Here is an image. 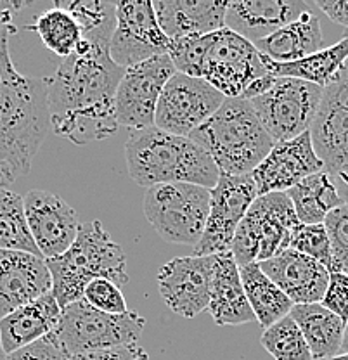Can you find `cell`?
Listing matches in <instances>:
<instances>
[{"mask_svg": "<svg viewBox=\"0 0 348 360\" xmlns=\"http://www.w3.org/2000/svg\"><path fill=\"white\" fill-rule=\"evenodd\" d=\"M61 310L51 291L0 319V343L4 354H13L54 333Z\"/></svg>", "mask_w": 348, "mask_h": 360, "instance_id": "obj_23", "label": "cell"}, {"mask_svg": "<svg viewBox=\"0 0 348 360\" xmlns=\"http://www.w3.org/2000/svg\"><path fill=\"white\" fill-rule=\"evenodd\" d=\"M274 80H276V77H272L271 73H267V75H264V77L257 78V80L252 82V84L248 85V89H246L245 92H243L241 99L252 101V99H255V97H258V96H264V94L267 92V90L271 89L272 85H274Z\"/></svg>", "mask_w": 348, "mask_h": 360, "instance_id": "obj_41", "label": "cell"}, {"mask_svg": "<svg viewBox=\"0 0 348 360\" xmlns=\"http://www.w3.org/2000/svg\"><path fill=\"white\" fill-rule=\"evenodd\" d=\"M174 73L175 66L168 54L125 68L115 96V116L118 127L142 130L155 125L160 94Z\"/></svg>", "mask_w": 348, "mask_h": 360, "instance_id": "obj_13", "label": "cell"}, {"mask_svg": "<svg viewBox=\"0 0 348 360\" xmlns=\"http://www.w3.org/2000/svg\"><path fill=\"white\" fill-rule=\"evenodd\" d=\"M290 315L300 328L314 360H328L340 354L347 322L338 315L329 312L321 303L293 305Z\"/></svg>", "mask_w": 348, "mask_h": 360, "instance_id": "obj_26", "label": "cell"}, {"mask_svg": "<svg viewBox=\"0 0 348 360\" xmlns=\"http://www.w3.org/2000/svg\"><path fill=\"white\" fill-rule=\"evenodd\" d=\"M321 305L329 312L348 321V276L342 272H329V283L326 288Z\"/></svg>", "mask_w": 348, "mask_h": 360, "instance_id": "obj_38", "label": "cell"}, {"mask_svg": "<svg viewBox=\"0 0 348 360\" xmlns=\"http://www.w3.org/2000/svg\"><path fill=\"white\" fill-rule=\"evenodd\" d=\"M0 360H6V354L2 350V343H0Z\"/></svg>", "mask_w": 348, "mask_h": 360, "instance_id": "obj_46", "label": "cell"}, {"mask_svg": "<svg viewBox=\"0 0 348 360\" xmlns=\"http://www.w3.org/2000/svg\"><path fill=\"white\" fill-rule=\"evenodd\" d=\"M264 75L267 70L252 42L229 28L203 35L200 78L224 97H241L248 85Z\"/></svg>", "mask_w": 348, "mask_h": 360, "instance_id": "obj_9", "label": "cell"}, {"mask_svg": "<svg viewBox=\"0 0 348 360\" xmlns=\"http://www.w3.org/2000/svg\"><path fill=\"white\" fill-rule=\"evenodd\" d=\"M226 97L203 78L175 71L160 94L155 127L163 132L189 137L213 115Z\"/></svg>", "mask_w": 348, "mask_h": 360, "instance_id": "obj_12", "label": "cell"}, {"mask_svg": "<svg viewBox=\"0 0 348 360\" xmlns=\"http://www.w3.org/2000/svg\"><path fill=\"white\" fill-rule=\"evenodd\" d=\"M208 312L219 326H241L257 321L245 295L239 265L231 251L215 255Z\"/></svg>", "mask_w": 348, "mask_h": 360, "instance_id": "obj_24", "label": "cell"}, {"mask_svg": "<svg viewBox=\"0 0 348 360\" xmlns=\"http://www.w3.org/2000/svg\"><path fill=\"white\" fill-rule=\"evenodd\" d=\"M6 360H71L70 355L59 343L54 333L44 336L42 340L6 355Z\"/></svg>", "mask_w": 348, "mask_h": 360, "instance_id": "obj_37", "label": "cell"}, {"mask_svg": "<svg viewBox=\"0 0 348 360\" xmlns=\"http://www.w3.org/2000/svg\"><path fill=\"white\" fill-rule=\"evenodd\" d=\"M14 182H16V179H14L13 172L6 165L0 163V189H7V186H11Z\"/></svg>", "mask_w": 348, "mask_h": 360, "instance_id": "obj_42", "label": "cell"}, {"mask_svg": "<svg viewBox=\"0 0 348 360\" xmlns=\"http://www.w3.org/2000/svg\"><path fill=\"white\" fill-rule=\"evenodd\" d=\"M189 139L212 158L220 174L227 175L252 174L276 144L252 103L241 97H226Z\"/></svg>", "mask_w": 348, "mask_h": 360, "instance_id": "obj_4", "label": "cell"}, {"mask_svg": "<svg viewBox=\"0 0 348 360\" xmlns=\"http://www.w3.org/2000/svg\"><path fill=\"white\" fill-rule=\"evenodd\" d=\"M54 7L66 11L82 32V40L96 47L110 49L116 26V2L103 0H75L54 2Z\"/></svg>", "mask_w": 348, "mask_h": 360, "instance_id": "obj_30", "label": "cell"}, {"mask_svg": "<svg viewBox=\"0 0 348 360\" xmlns=\"http://www.w3.org/2000/svg\"><path fill=\"white\" fill-rule=\"evenodd\" d=\"M51 291L52 277L42 257L0 250V319Z\"/></svg>", "mask_w": 348, "mask_h": 360, "instance_id": "obj_19", "label": "cell"}, {"mask_svg": "<svg viewBox=\"0 0 348 360\" xmlns=\"http://www.w3.org/2000/svg\"><path fill=\"white\" fill-rule=\"evenodd\" d=\"M23 202L26 222L44 260L65 253L80 229L77 212L63 198L49 191H30Z\"/></svg>", "mask_w": 348, "mask_h": 360, "instance_id": "obj_17", "label": "cell"}, {"mask_svg": "<svg viewBox=\"0 0 348 360\" xmlns=\"http://www.w3.org/2000/svg\"><path fill=\"white\" fill-rule=\"evenodd\" d=\"M290 250L319 262L331 272V246L324 224H298L291 232Z\"/></svg>", "mask_w": 348, "mask_h": 360, "instance_id": "obj_34", "label": "cell"}, {"mask_svg": "<svg viewBox=\"0 0 348 360\" xmlns=\"http://www.w3.org/2000/svg\"><path fill=\"white\" fill-rule=\"evenodd\" d=\"M168 45L170 39L160 28L153 2H116V26L110 44L113 63L125 70L165 56Z\"/></svg>", "mask_w": 348, "mask_h": 360, "instance_id": "obj_14", "label": "cell"}, {"mask_svg": "<svg viewBox=\"0 0 348 360\" xmlns=\"http://www.w3.org/2000/svg\"><path fill=\"white\" fill-rule=\"evenodd\" d=\"M286 194L300 224H323L333 210L345 205L333 175L324 170L303 179Z\"/></svg>", "mask_w": 348, "mask_h": 360, "instance_id": "obj_28", "label": "cell"}, {"mask_svg": "<svg viewBox=\"0 0 348 360\" xmlns=\"http://www.w3.org/2000/svg\"><path fill=\"white\" fill-rule=\"evenodd\" d=\"M298 224L286 193L258 196L236 229L231 245L236 264H260L290 250L291 232Z\"/></svg>", "mask_w": 348, "mask_h": 360, "instance_id": "obj_6", "label": "cell"}, {"mask_svg": "<svg viewBox=\"0 0 348 360\" xmlns=\"http://www.w3.org/2000/svg\"><path fill=\"white\" fill-rule=\"evenodd\" d=\"M260 343L274 360H314L309 345L291 315L265 329Z\"/></svg>", "mask_w": 348, "mask_h": 360, "instance_id": "obj_33", "label": "cell"}, {"mask_svg": "<svg viewBox=\"0 0 348 360\" xmlns=\"http://www.w3.org/2000/svg\"><path fill=\"white\" fill-rule=\"evenodd\" d=\"M323 28L312 9L298 20L283 26L272 35L253 44L265 59L274 63H293L323 49Z\"/></svg>", "mask_w": 348, "mask_h": 360, "instance_id": "obj_25", "label": "cell"}, {"mask_svg": "<svg viewBox=\"0 0 348 360\" xmlns=\"http://www.w3.org/2000/svg\"><path fill=\"white\" fill-rule=\"evenodd\" d=\"M125 158L130 177L146 189L177 182L213 189L220 174L196 142L163 132L155 125L132 130L125 144Z\"/></svg>", "mask_w": 348, "mask_h": 360, "instance_id": "obj_3", "label": "cell"}, {"mask_svg": "<svg viewBox=\"0 0 348 360\" xmlns=\"http://www.w3.org/2000/svg\"><path fill=\"white\" fill-rule=\"evenodd\" d=\"M262 56V54H260ZM348 59V40L342 39L331 47L321 49L307 58L293 63H274L262 56L267 73L276 78H297L309 84L326 87L336 77Z\"/></svg>", "mask_w": 348, "mask_h": 360, "instance_id": "obj_27", "label": "cell"}, {"mask_svg": "<svg viewBox=\"0 0 348 360\" xmlns=\"http://www.w3.org/2000/svg\"><path fill=\"white\" fill-rule=\"evenodd\" d=\"M160 28L170 40L210 35L226 28L227 2L215 0H158L153 2Z\"/></svg>", "mask_w": 348, "mask_h": 360, "instance_id": "obj_22", "label": "cell"}, {"mask_svg": "<svg viewBox=\"0 0 348 360\" xmlns=\"http://www.w3.org/2000/svg\"><path fill=\"white\" fill-rule=\"evenodd\" d=\"M323 224L331 246V272L348 276V205L333 210Z\"/></svg>", "mask_w": 348, "mask_h": 360, "instance_id": "obj_35", "label": "cell"}, {"mask_svg": "<svg viewBox=\"0 0 348 360\" xmlns=\"http://www.w3.org/2000/svg\"><path fill=\"white\" fill-rule=\"evenodd\" d=\"M310 137L324 172L336 175L348 165V59L323 89Z\"/></svg>", "mask_w": 348, "mask_h": 360, "instance_id": "obj_15", "label": "cell"}, {"mask_svg": "<svg viewBox=\"0 0 348 360\" xmlns=\"http://www.w3.org/2000/svg\"><path fill=\"white\" fill-rule=\"evenodd\" d=\"M71 360H149V355L139 343H127L77 355V357H71Z\"/></svg>", "mask_w": 348, "mask_h": 360, "instance_id": "obj_39", "label": "cell"}, {"mask_svg": "<svg viewBox=\"0 0 348 360\" xmlns=\"http://www.w3.org/2000/svg\"><path fill=\"white\" fill-rule=\"evenodd\" d=\"M245 295L252 307L253 315L264 329L290 315L293 302L262 272L258 264H248L239 267Z\"/></svg>", "mask_w": 348, "mask_h": 360, "instance_id": "obj_29", "label": "cell"}, {"mask_svg": "<svg viewBox=\"0 0 348 360\" xmlns=\"http://www.w3.org/2000/svg\"><path fill=\"white\" fill-rule=\"evenodd\" d=\"M46 264L61 309L84 298L85 286L94 279H110L118 286L129 283L125 253L99 220L80 224L73 245Z\"/></svg>", "mask_w": 348, "mask_h": 360, "instance_id": "obj_5", "label": "cell"}, {"mask_svg": "<svg viewBox=\"0 0 348 360\" xmlns=\"http://www.w3.org/2000/svg\"><path fill=\"white\" fill-rule=\"evenodd\" d=\"M0 250L42 257L26 222L23 196L9 189H0Z\"/></svg>", "mask_w": 348, "mask_h": 360, "instance_id": "obj_31", "label": "cell"}, {"mask_svg": "<svg viewBox=\"0 0 348 360\" xmlns=\"http://www.w3.org/2000/svg\"><path fill=\"white\" fill-rule=\"evenodd\" d=\"M258 265L293 305L323 302L329 283V270L319 262L295 250H286Z\"/></svg>", "mask_w": 348, "mask_h": 360, "instance_id": "obj_20", "label": "cell"}, {"mask_svg": "<svg viewBox=\"0 0 348 360\" xmlns=\"http://www.w3.org/2000/svg\"><path fill=\"white\" fill-rule=\"evenodd\" d=\"M144 215L174 245L196 246L210 212V189L196 184H160L146 191Z\"/></svg>", "mask_w": 348, "mask_h": 360, "instance_id": "obj_7", "label": "cell"}, {"mask_svg": "<svg viewBox=\"0 0 348 360\" xmlns=\"http://www.w3.org/2000/svg\"><path fill=\"white\" fill-rule=\"evenodd\" d=\"M16 26L0 28V163L26 177L51 132L46 78L20 73L9 54Z\"/></svg>", "mask_w": 348, "mask_h": 360, "instance_id": "obj_2", "label": "cell"}, {"mask_svg": "<svg viewBox=\"0 0 348 360\" xmlns=\"http://www.w3.org/2000/svg\"><path fill=\"white\" fill-rule=\"evenodd\" d=\"M84 300L94 309L106 314H125L129 312L125 296L118 284L110 279H94L85 286Z\"/></svg>", "mask_w": 348, "mask_h": 360, "instance_id": "obj_36", "label": "cell"}, {"mask_svg": "<svg viewBox=\"0 0 348 360\" xmlns=\"http://www.w3.org/2000/svg\"><path fill=\"white\" fill-rule=\"evenodd\" d=\"M123 71L110 58V49L82 40L46 78L52 132L78 146L113 135L118 129L115 96Z\"/></svg>", "mask_w": 348, "mask_h": 360, "instance_id": "obj_1", "label": "cell"}, {"mask_svg": "<svg viewBox=\"0 0 348 360\" xmlns=\"http://www.w3.org/2000/svg\"><path fill=\"white\" fill-rule=\"evenodd\" d=\"M146 328V319L137 312L106 314L94 309L84 298L61 310L54 335L71 357L137 343Z\"/></svg>", "mask_w": 348, "mask_h": 360, "instance_id": "obj_8", "label": "cell"}, {"mask_svg": "<svg viewBox=\"0 0 348 360\" xmlns=\"http://www.w3.org/2000/svg\"><path fill=\"white\" fill-rule=\"evenodd\" d=\"M258 198L252 174H219L215 187L210 189V212L205 232L193 248V257H213L231 251L236 229Z\"/></svg>", "mask_w": 348, "mask_h": 360, "instance_id": "obj_11", "label": "cell"}, {"mask_svg": "<svg viewBox=\"0 0 348 360\" xmlns=\"http://www.w3.org/2000/svg\"><path fill=\"white\" fill-rule=\"evenodd\" d=\"M328 360H348V354H338V355H335V357H331Z\"/></svg>", "mask_w": 348, "mask_h": 360, "instance_id": "obj_45", "label": "cell"}, {"mask_svg": "<svg viewBox=\"0 0 348 360\" xmlns=\"http://www.w3.org/2000/svg\"><path fill=\"white\" fill-rule=\"evenodd\" d=\"M316 6L336 25L348 28V2H338V0H316Z\"/></svg>", "mask_w": 348, "mask_h": 360, "instance_id": "obj_40", "label": "cell"}, {"mask_svg": "<svg viewBox=\"0 0 348 360\" xmlns=\"http://www.w3.org/2000/svg\"><path fill=\"white\" fill-rule=\"evenodd\" d=\"M321 97L323 87L319 85L297 78H276L264 96L250 103L272 141L284 142L310 132Z\"/></svg>", "mask_w": 348, "mask_h": 360, "instance_id": "obj_10", "label": "cell"}, {"mask_svg": "<svg viewBox=\"0 0 348 360\" xmlns=\"http://www.w3.org/2000/svg\"><path fill=\"white\" fill-rule=\"evenodd\" d=\"M323 170L324 165L316 155L310 132H305L291 141L276 142L271 153L252 172V177L257 184L258 196H265L286 193L303 179Z\"/></svg>", "mask_w": 348, "mask_h": 360, "instance_id": "obj_18", "label": "cell"}, {"mask_svg": "<svg viewBox=\"0 0 348 360\" xmlns=\"http://www.w3.org/2000/svg\"><path fill=\"white\" fill-rule=\"evenodd\" d=\"M310 11V6L302 0H241L227 2L226 28L238 33L248 42L272 35L283 26Z\"/></svg>", "mask_w": 348, "mask_h": 360, "instance_id": "obj_21", "label": "cell"}, {"mask_svg": "<svg viewBox=\"0 0 348 360\" xmlns=\"http://www.w3.org/2000/svg\"><path fill=\"white\" fill-rule=\"evenodd\" d=\"M338 179H340V182L343 184V186H345V189H347V200H345V205H348V165H345V167L342 168V170L338 172Z\"/></svg>", "mask_w": 348, "mask_h": 360, "instance_id": "obj_43", "label": "cell"}, {"mask_svg": "<svg viewBox=\"0 0 348 360\" xmlns=\"http://www.w3.org/2000/svg\"><path fill=\"white\" fill-rule=\"evenodd\" d=\"M215 255L181 257L165 264L158 272V288L168 309L193 319L208 310Z\"/></svg>", "mask_w": 348, "mask_h": 360, "instance_id": "obj_16", "label": "cell"}, {"mask_svg": "<svg viewBox=\"0 0 348 360\" xmlns=\"http://www.w3.org/2000/svg\"><path fill=\"white\" fill-rule=\"evenodd\" d=\"M28 28L35 30L49 51L63 59L70 58L82 42V32L77 21L66 11L58 9V7H52L40 14L35 25Z\"/></svg>", "mask_w": 348, "mask_h": 360, "instance_id": "obj_32", "label": "cell"}, {"mask_svg": "<svg viewBox=\"0 0 348 360\" xmlns=\"http://www.w3.org/2000/svg\"><path fill=\"white\" fill-rule=\"evenodd\" d=\"M340 354H348V321L345 326V333H343V341H342V350Z\"/></svg>", "mask_w": 348, "mask_h": 360, "instance_id": "obj_44", "label": "cell"}]
</instances>
